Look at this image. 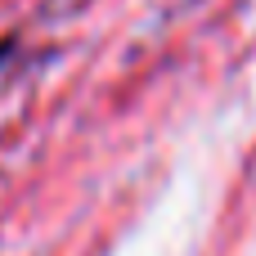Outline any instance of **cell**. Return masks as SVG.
<instances>
[{
    "mask_svg": "<svg viewBox=\"0 0 256 256\" xmlns=\"http://www.w3.org/2000/svg\"><path fill=\"white\" fill-rule=\"evenodd\" d=\"M14 50H18V40H14V36H4V40H0V72H4V63L14 58Z\"/></svg>",
    "mask_w": 256,
    "mask_h": 256,
    "instance_id": "cell-1",
    "label": "cell"
}]
</instances>
